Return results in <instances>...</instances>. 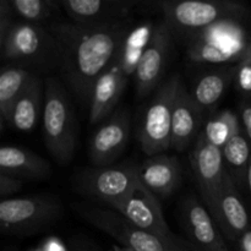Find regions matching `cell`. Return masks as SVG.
I'll return each mask as SVG.
<instances>
[{
  "instance_id": "6da1fadb",
  "label": "cell",
  "mask_w": 251,
  "mask_h": 251,
  "mask_svg": "<svg viewBox=\"0 0 251 251\" xmlns=\"http://www.w3.org/2000/svg\"><path fill=\"white\" fill-rule=\"evenodd\" d=\"M60 51L61 81L82 107L88 108L93 86L115 60L130 32V21L81 25L51 21L47 25Z\"/></svg>"
},
{
  "instance_id": "7a4b0ae2",
  "label": "cell",
  "mask_w": 251,
  "mask_h": 251,
  "mask_svg": "<svg viewBox=\"0 0 251 251\" xmlns=\"http://www.w3.org/2000/svg\"><path fill=\"white\" fill-rule=\"evenodd\" d=\"M43 137L49 153L61 166L70 163L76 151L78 124L68 88L54 76L44 78Z\"/></svg>"
},
{
  "instance_id": "3957f363",
  "label": "cell",
  "mask_w": 251,
  "mask_h": 251,
  "mask_svg": "<svg viewBox=\"0 0 251 251\" xmlns=\"http://www.w3.org/2000/svg\"><path fill=\"white\" fill-rule=\"evenodd\" d=\"M248 19H229L184 37L191 63L235 65L251 42Z\"/></svg>"
},
{
  "instance_id": "277c9868",
  "label": "cell",
  "mask_w": 251,
  "mask_h": 251,
  "mask_svg": "<svg viewBox=\"0 0 251 251\" xmlns=\"http://www.w3.org/2000/svg\"><path fill=\"white\" fill-rule=\"evenodd\" d=\"M0 55L5 64H14L32 73L59 71L60 51L48 26L16 21L0 43Z\"/></svg>"
},
{
  "instance_id": "5b68a950",
  "label": "cell",
  "mask_w": 251,
  "mask_h": 251,
  "mask_svg": "<svg viewBox=\"0 0 251 251\" xmlns=\"http://www.w3.org/2000/svg\"><path fill=\"white\" fill-rule=\"evenodd\" d=\"M63 215V202L53 194L4 199L0 202V229L6 235L31 237L53 227Z\"/></svg>"
},
{
  "instance_id": "8992f818",
  "label": "cell",
  "mask_w": 251,
  "mask_h": 251,
  "mask_svg": "<svg viewBox=\"0 0 251 251\" xmlns=\"http://www.w3.org/2000/svg\"><path fill=\"white\" fill-rule=\"evenodd\" d=\"M174 37L184 38L217 22L229 19H249L250 10L244 2L233 0H184L158 2Z\"/></svg>"
},
{
  "instance_id": "52a82bcc",
  "label": "cell",
  "mask_w": 251,
  "mask_h": 251,
  "mask_svg": "<svg viewBox=\"0 0 251 251\" xmlns=\"http://www.w3.org/2000/svg\"><path fill=\"white\" fill-rule=\"evenodd\" d=\"M180 82L179 76L167 78L157 87L145 110L139 129V142L147 157L164 153L171 149L172 115Z\"/></svg>"
},
{
  "instance_id": "ba28073f",
  "label": "cell",
  "mask_w": 251,
  "mask_h": 251,
  "mask_svg": "<svg viewBox=\"0 0 251 251\" xmlns=\"http://www.w3.org/2000/svg\"><path fill=\"white\" fill-rule=\"evenodd\" d=\"M139 180V166L124 162L118 166L93 167L80 172L75 176V190L110 206L130 193Z\"/></svg>"
},
{
  "instance_id": "9c48e42d",
  "label": "cell",
  "mask_w": 251,
  "mask_h": 251,
  "mask_svg": "<svg viewBox=\"0 0 251 251\" xmlns=\"http://www.w3.org/2000/svg\"><path fill=\"white\" fill-rule=\"evenodd\" d=\"M76 211L93 227L117 240L120 247L135 251H169L166 240L136 227L115 210L77 205Z\"/></svg>"
},
{
  "instance_id": "30bf717a",
  "label": "cell",
  "mask_w": 251,
  "mask_h": 251,
  "mask_svg": "<svg viewBox=\"0 0 251 251\" xmlns=\"http://www.w3.org/2000/svg\"><path fill=\"white\" fill-rule=\"evenodd\" d=\"M189 159L202 202L213 217L226 178L222 150L208 144L200 134L191 146Z\"/></svg>"
},
{
  "instance_id": "8fae6325",
  "label": "cell",
  "mask_w": 251,
  "mask_h": 251,
  "mask_svg": "<svg viewBox=\"0 0 251 251\" xmlns=\"http://www.w3.org/2000/svg\"><path fill=\"white\" fill-rule=\"evenodd\" d=\"M119 212L126 220L161 239H166L172 230L164 218L159 199L149 190L141 180L120 200L115 201L109 206Z\"/></svg>"
},
{
  "instance_id": "7c38bea8",
  "label": "cell",
  "mask_w": 251,
  "mask_h": 251,
  "mask_svg": "<svg viewBox=\"0 0 251 251\" xmlns=\"http://www.w3.org/2000/svg\"><path fill=\"white\" fill-rule=\"evenodd\" d=\"M131 131V117L125 108L115 110L93 132L88 146L90 161L95 167L112 166L126 149Z\"/></svg>"
},
{
  "instance_id": "4fadbf2b",
  "label": "cell",
  "mask_w": 251,
  "mask_h": 251,
  "mask_svg": "<svg viewBox=\"0 0 251 251\" xmlns=\"http://www.w3.org/2000/svg\"><path fill=\"white\" fill-rule=\"evenodd\" d=\"M176 38L167 22L161 21L154 27L153 36L145 50L134 74L135 88L139 98L149 96L161 82L166 70L173 39Z\"/></svg>"
},
{
  "instance_id": "5bb4252c",
  "label": "cell",
  "mask_w": 251,
  "mask_h": 251,
  "mask_svg": "<svg viewBox=\"0 0 251 251\" xmlns=\"http://www.w3.org/2000/svg\"><path fill=\"white\" fill-rule=\"evenodd\" d=\"M180 220L185 239L201 251H229L210 211L195 195H189L183 200Z\"/></svg>"
},
{
  "instance_id": "9a60e30c",
  "label": "cell",
  "mask_w": 251,
  "mask_h": 251,
  "mask_svg": "<svg viewBox=\"0 0 251 251\" xmlns=\"http://www.w3.org/2000/svg\"><path fill=\"white\" fill-rule=\"evenodd\" d=\"M135 0H63L69 20L81 25H110L130 21Z\"/></svg>"
},
{
  "instance_id": "2e32d148",
  "label": "cell",
  "mask_w": 251,
  "mask_h": 251,
  "mask_svg": "<svg viewBox=\"0 0 251 251\" xmlns=\"http://www.w3.org/2000/svg\"><path fill=\"white\" fill-rule=\"evenodd\" d=\"M206 114L191 97L183 82L176 92L172 115L171 149L184 152L195 144L201 134Z\"/></svg>"
},
{
  "instance_id": "e0dca14e",
  "label": "cell",
  "mask_w": 251,
  "mask_h": 251,
  "mask_svg": "<svg viewBox=\"0 0 251 251\" xmlns=\"http://www.w3.org/2000/svg\"><path fill=\"white\" fill-rule=\"evenodd\" d=\"M129 78L115 58L93 86L88 105V118L91 124H98L115 112Z\"/></svg>"
},
{
  "instance_id": "ac0fdd59",
  "label": "cell",
  "mask_w": 251,
  "mask_h": 251,
  "mask_svg": "<svg viewBox=\"0 0 251 251\" xmlns=\"http://www.w3.org/2000/svg\"><path fill=\"white\" fill-rule=\"evenodd\" d=\"M213 220L223 237L230 242H238V239L250 229L249 213L243 202L240 191L227 172Z\"/></svg>"
},
{
  "instance_id": "d6986e66",
  "label": "cell",
  "mask_w": 251,
  "mask_h": 251,
  "mask_svg": "<svg viewBox=\"0 0 251 251\" xmlns=\"http://www.w3.org/2000/svg\"><path fill=\"white\" fill-rule=\"evenodd\" d=\"M141 183L158 199L169 198L179 188L183 169L176 156L158 153L150 156L139 166Z\"/></svg>"
},
{
  "instance_id": "ffe728a7",
  "label": "cell",
  "mask_w": 251,
  "mask_h": 251,
  "mask_svg": "<svg viewBox=\"0 0 251 251\" xmlns=\"http://www.w3.org/2000/svg\"><path fill=\"white\" fill-rule=\"evenodd\" d=\"M0 173L22 180H46L50 178L51 166L47 159L22 146H4L0 150Z\"/></svg>"
},
{
  "instance_id": "44dd1931",
  "label": "cell",
  "mask_w": 251,
  "mask_h": 251,
  "mask_svg": "<svg viewBox=\"0 0 251 251\" xmlns=\"http://www.w3.org/2000/svg\"><path fill=\"white\" fill-rule=\"evenodd\" d=\"M44 100V80L39 74H34L17 102L15 103L10 117V125L21 132H29L34 130L39 120L43 118Z\"/></svg>"
},
{
  "instance_id": "7402d4cb",
  "label": "cell",
  "mask_w": 251,
  "mask_h": 251,
  "mask_svg": "<svg viewBox=\"0 0 251 251\" xmlns=\"http://www.w3.org/2000/svg\"><path fill=\"white\" fill-rule=\"evenodd\" d=\"M235 65L216 66L198 77L190 91L196 104L206 113L215 112V107L234 82Z\"/></svg>"
},
{
  "instance_id": "603a6c76",
  "label": "cell",
  "mask_w": 251,
  "mask_h": 251,
  "mask_svg": "<svg viewBox=\"0 0 251 251\" xmlns=\"http://www.w3.org/2000/svg\"><path fill=\"white\" fill-rule=\"evenodd\" d=\"M36 73L14 64H5L0 73V118L1 129L10 125V117L21 93Z\"/></svg>"
},
{
  "instance_id": "cb8c5ba5",
  "label": "cell",
  "mask_w": 251,
  "mask_h": 251,
  "mask_svg": "<svg viewBox=\"0 0 251 251\" xmlns=\"http://www.w3.org/2000/svg\"><path fill=\"white\" fill-rule=\"evenodd\" d=\"M153 32V24L146 21L130 29L126 38L124 39V43L117 55V61L127 77L134 76L140 60L151 42Z\"/></svg>"
},
{
  "instance_id": "d4e9b609",
  "label": "cell",
  "mask_w": 251,
  "mask_h": 251,
  "mask_svg": "<svg viewBox=\"0 0 251 251\" xmlns=\"http://www.w3.org/2000/svg\"><path fill=\"white\" fill-rule=\"evenodd\" d=\"M223 163L238 190L247 189V176L251 159V142L244 132L233 137L222 149Z\"/></svg>"
},
{
  "instance_id": "484cf974",
  "label": "cell",
  "mask_w": 251,
  "mask_h": 251,
  "mask_svg": "<svg viewBox=\"0 0 251 251\" xmlns=\"http://www.w3.org/2000/svg\"><path fill=\"white\" fill-rule=\"evenodd\" d=\"M243 126L239 114L232 109L215 110L206 118L201 135L208 144L222 150L233 137L242 134Z\"/></svg>"
},
{
  "instance_id": "4316f807",
  "label": "cell",
  "mask_w": 251,
  "mask_h": 251,
  "mask_svg": "<svg viewBox=\"0 0 251 251\" xmlns=\"http://www.w3.org/2000/svg\"><path fill=\"white\" fill-rule=\"evenodd\" d=\"M10 4L20 21L41 26H47L46 22L63 10L61 1L54 0H11Z\"/></svg>"
},
{
  "instance_id": "83f0119b",
  "label": "cell",
  "mask_w": 251,
  "mask_h": 251,
  "mask_svg": "<svg viewBox=\"0 0 251 251\" xmlns=\"http://www.w3.org/2000/svg\"><path fill=\"white\" fill-rule=\"evenodd\" d=\"M234 85L244 98H251V42L244 54L235 64Z\"/></svg>"
},
{
  "instance_id": "f1b7e54d",
  "label": "cell",
  "mask_w": 251,
  "mask_h": 251,
  "mask_svg": "<svg viewBox=\"0 0 251 251\" xmlns=\"http://www.w3.org/2000/svg\"><path fill=\"white\" fill-rule=\"evenodd\" d=\"M15 14L9 0L0 1V43L15 25Z\"/></svg>"
},
{
  "instance_id": "f546056e",
  "label": "cell",
  "mask_w": 251,
  "mask_h": 251,
  "mask_svg": "<svg viewBox=\"0 0 251 251\" xmlns=\"http://www.w3.org/2000/svg\"><path fill=\"white\" fill-rule=\"evenodd\" d=\"M24 185L22 179L6 173H0V196L1 199H10L14 194L19 193Z\"/></svg>"
},
{
  "instance_id": "4dcf8cb0",
  "label": "cell",
  "mask_w": 251,
  "mask_h": 251,
  "mask_svg": "<svg viewBox=\"0 0 251 251\" xmlns=\"http://www.w3.org/2000/svg\"><path fill=\"white\" fill-rule=\"evenodd\" d=\"M240 122H242L243 132L251 142V98H244L238 107Z\"/></svg>"
},
{
  "instance_id": "1f68e13d",
  "label": "cell",
  "mask_w": 251,
  "mask_h": 251,
  "mask_svg": "<svg viewBox=\"0 0 251 251\" xmlns=\"http://www.w3.org/2000/svg\"><path fill=\"white\" fill-rule=\"evenodd\" d=\"M164 240L168 245L169 251H201L195 245L191 244L188 239L174 234V233H171Z\"/></svg>"
},
{
  "instance_id": "d6a6232c",
  "label": "cell",
  "mask_w": 251,
  "mask_h": 251,
  "mask_svg": "<svg viewBox=\"0 0 251 251\" xmlns=\"http://www.w3.org/2000/svg\"><path fill=\"white\" fill-rule=\"evenodd\" d=\"M70 251H100L92 242L82 238H74L70 242Z\"/></svg>"
},
{
  "instance_id": "836d02e7",
  "label": "cell",
  "mask_w": 251,
  "mask_h": 251,
  "mask_svg": "<svg viewBox=\"0 0 251 251\" xmlns=\"http://www.w3.org/2000/svg\"><path fill=\"white\" fill-rule=\"evenodd\" d=\"M41 251H70V249H68L65 244L61 242L60 239L55 237L48 238V239L44 240V243L42 244Z\"/></svg>"
},
{
  "instance_id": "e575fe53",
  "label": "cell",
  "mask_w": 251,
  "mask_h": 251,
  "mask_svg": "<svg viewBox=\"0 0 251 251\" xmlns=\"http://www.w3.org/2000/svg\"><path fill=\"white\" fill-rule=\"evenodd\" d=\"M237 243L239 251H251V228L238 239Z\"/></svg>"
},
{
  "instance_id": "d590c367",
  "label": "cell",
  "mask_w": 251,
  "mask_h": 251,
  "mask_svg": "<svg viewBox=\"0 0 251 251\" xmlns=\"http://www.w3.org/2000/svg\"><path fill=\"white\" fill-rule=\"evenodd\" d=\"M247 190H248V193H249L250 199H251V159H250L249 168H248V176H247Z\"/></svg>"
},
{
  "instance_id": "8d00e7d4",
  "label": "cell",
  "mask_w": 251,
  "mask_h": 251,
  "mask_svg": "<svg viewBox=\"0 0 251 251\" xmlns=\"http://www.w3.org/2000/svg\"><path fill=\"white\" fill-rule=\"evenodd\" d=\"M113 250H114V251H135V250H131V249H127V248L120 247V245H115V247L113 248Z\"/></svg>"
},
{
  "instance_id": "74e56055",
  "label": "cell",
  "mask_w": 251,
  "mask_h": 251,
  "mask_svg": "<svg viewBox=\"0 0 251 251\" xmlns=\"http://www.w3.org/2000/svg\"><path fill=\"white\" fill-rule=\"evenodd\" d=\"M34 251H41V250H34Z\"/></svg>"
}]
</instances>
